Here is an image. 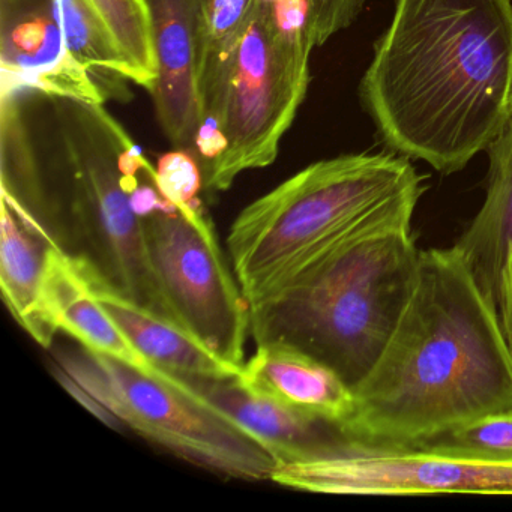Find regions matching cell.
Wrapping results in <instances>:
<instances>
[{
    "mask_svg": "<svg viewBox=\"0 0 512 512\" xmlns=\"http://www.w3.org/2000/svg\"><path fill=\"white\" fill-rule=\"evenodd\" d=\"M359 94L391 151L460 172L512 118L511 0H395Z\"/></svg>",
    "mask_w": 512,
    "mask_h": 512,
    "instance_id": "cell-1",
    "label": "cell"
},
{
    "mask_svg": "<svg viewBox=\"0 0 512 512\" xmlns=\"http://www.w3.org/2000/svg\"><path fill=\"white\" fill-rule=\"evenodd\" d=\"M353 395L341 431L376 445H412L512 410V352L496 304L455 247L421 251L409 302Z\"/></svg>",
    "mask_w": 512,
    "mask_h": 512,
    "instance_id": "cell-2",
    "label": "cell"
},
{
    "mask_svg": "<svg viewBox=\"0 0 512 512\" xmlns=\"http://www.w3.org/2000/svg\"><path fill=\"white\" fill-rule=\"evenodd\" d=\"M424 178L397 152L317 161L254 200L230 227L227 248L250 308L341 242L412 227Z\"/></svg>",
    "mask_w": 512,
    "mask_h": 512,
    "instance_id": "cell-3",
    "label": "cell"
},
{
    "mask_svg": "<svg viewBox=\"0 0 512 512\" xmlns=\"http://www.w3.org/2000/svg\"><path fill=\"white\" fill-rule=\"evenodd\" d=\"M412 227L353 236L251 307L257 346L295 347L355 388L388 344L418 277Z\"/></svg>",
    "mask_w": 512,
    "mask_h": 512,
    "instance_id": "cell-4",
    "label": "cell"
},
{
    "mask_svg": "<svg viewBox=\"0 0 512 512\" xmlns=\"http://www.w3.org/2000/svg\"><path fill=\"white\" fill-rule=\"evenodd\" d=\"M46 97L55 140L50 157L38 154L53 244L182 328L152 268L143 221L125 190L119 158L133 140L103 104Z\"/></svg>",
    "mask_w": 512,
    "mask_h": 512,
    "instance_id": "cell-5",
    "label": "cell"
},
{
    "mask_svg": "<svg viewBox=\"0 0 512 512\" xmlns=\"http://www.w3.org/2000/svg\"><path fill=\"white\" fill-rule=\"evenodd\" d=\"M313 41L278 29L269 0H253L226 53L202 76L203 122H217L226 149L203 176L209 193L241 173L271 166L310 85Z\"/></svg>",
    "mask_w": 512,
    "mask_h": 512,
    "instance_id": "cell-6",
    "label": "cell"
},
{
    "mask_svg": "<svg viewBox=\"0 0 512 512\" xmlns=\"http://www.w3.org/2000/svg\"><path fill=\"white\" fill-rule=\"evenodd\" d=\"M59 361L68 376L140 436L229 478L271 481L274 455L182 377L155 379L85 347L64 353Z\"/></svg>",
    "mask_w": 512,
    "mask_h": 512,
    "instance_id": "cell-7",
    "label": "cell"
},
{
    "mask_svg": "<svg viewBox=\"0 0 512 512\" xmlns=\"http://www.w3.org/2000/svg\"><path fill=\"white\" fill-rule=\"evenodd\" d=\"M142 221L149 260L182 328L241 370L251 332L250 304L202 202Z\"/></svg>",
    "mask_w": 512,
    "mask_h": 512,
    "instance_id": "cell-8",
    "label": "cell"
},
{
    "mask_svg": "<svg viewBox=\"0 0 512 512\" xmlns=\"http://www.w3.org/2000/svg\"><path fill=\"white\" fill-rule=\"evenodd\" d=\"M271 481L293 490L353 496H512V461L482 460L413 445H376L343 437L311 457L277 461Z\"/></svg>",
    "mask_w": 512,
    "mask_h": 512,
    "instance_id": "cell-9",
    "label": "cell"
},
{
    "mask_svg": "<svg viewBox=\"0 0 512 512\" xmlns=\"http://www.w3.org/2000/svg\"><path fill=\"white\" fill-rule=\"evenodd\" d=\"M151 17L158 122L176 149L193 155L203 124L206 0H146Z\"/></svg>",
    "mask_w": 512,
    "mask_h": 512,
    "instance_id": "cell-10",
    "label": "cell"
},
{
    "mask_svg": "<svg viewBox=\"0 0 512 512\" xmlns=\"http://www.w3.org/2000/svg\"><path fill=\"white\" fill-rule=\"evenodd\" d=\"M73 260L100 307L143 358L155 367L182 379H218L241 373L212 355L181 326L137 304L94 266L79 257Z\"/></svg>",
    "mask_w": 512,
    "mask_h": 512,
    "instance_id": "cell-11",
    "label": "cell"
},
{
    "mask_svg": "<svg viewBox=\"0 0 512 512\" xmlns=\"http://www.w3.org/2000/svg\"><path fill=\"white\" fill-rule=\"evenodd\" d=\"M200 398L253 434L277 461L311 457L343 439L334 422L259 394L236 376L185 379Z\"/></svg>",
    "mask_w": 512,
    "mask_h": 512,
    "instance_id": "cell-12",
    "label": "cell"
},
{
    "mask_svg": "<svg viewBox=\"0 0 512 512\" xmlns=\"http://www.w3.org/2000/svg\"><path fill=\"white\" fill-rule=\"evenodd\" d=\"M239 379L259 394L338 427L355 407L353 389L332 368L284 344H262L245 361Z\"/></svg>",
    "mask_w": 512,
    "mask_h": 512,
    "instance_id": "cell-13",
    "label": "cell"
},
{
    "mask_svg": "<svg viewBox=\"0 0 512 512\" xmlns=\"http://www.w3.org/2000/svg\"><path fill=\"white\" fill-rule=\"evenodd\" d=\"M43 304L53 328L70 335L85 349L118 359L155 379H178L143 358L92 296L73 257L55 245L47 254Z\"/></svg>",
    "mask_w": 512,
    "mask_h": 512,
    "instance_id": "cell-14",
    "label": "cell"
},
{
    "mask_svg": "<svg viewBox=\"0 0 512 512\" xmlns=\"http://www.w3.org/2000/svg\"><path fill=\"white\" fill-rule=\"evenodd\" d=\"M487 152L490 173L484 203L454 247L497 307L500 272L512 245V118Z\"/></svg>",
    "mask_w": 512,
    "mask_h": 512,
    "instance_id": "cell-15",
    "label": "cell"
},
{
    "mask_svg": "<svg viewBox=\"0 0 512 512\" xmlns=\"http://www.w3.org/2000/svg\"><path fill=\"white\" fill-rule=\"evenodd\" d=\"M52 242L29 229L2 200L0 221V287L5 304L19 325L43 347L52 346L56 331L43 304V281ZM56 247V245H55Z\"/></svg>",
    "mask_w": 512,
    "mask_h": 512,
    "instance_id": "cell-16",
    "label": "cell"
},
{
    "mask_svg": "<svg viewBox=\"0 0 512 512\" xmlns=\"http://www.w3.org/2000/svg\"><path fill=\"white\" fill-rule=\"evenodd\" d=\"M52 2L67 52L100 82L107 77H119L131 82L127 61L88 0Z\"/></svg>",
    "mask_w": 512,
    "mask_h": 512,
    "instance_id": "cell-17",
    "label": "cell"
},
{
    "mask_svg": "<svg viewBox=\"0 0 512 512\" xmlns=\"http://www.w3.org/2000/svg\"><path fill=\"white\" fill-rule=\"evenodd\" d=\"M131 71V82L152 91L157 79L151 17L146 0H88Z\"/></svg>",
    "mask_w": 512,
    "mask_h": 512,
    "instance_id": "cell-18",
    "label": "cell"
},
{
    "mask_svg": "<svg viewBox=\"0 0 512 512\" xmlns=\"http://www.w3.org/2000/svg\"><path fill=\"white\" fill-rule=\"evenodd\" d=\"M412 445L482 460L512 461V410L472 419Z\"/></svg>",
    "mask_w": 512,
    "mask_h": 512,
    "instance_id": "cell-19",
    "label": "cell"
},
{
    "mask_svg": "<svg viewBox=\"0 0 512 512\" xmlns=\"http://www.w3.org/2000/svg\"><path fill=\"white\" fill-rule=\"evenodd\" d=\"M154 184L167 200L178 208H187L199 202L197 194L203 187L202 169L190 152L176 149L158 161Z\"/></svg>",
    "mask_w": 512,
    "mask_h": 512,
    "instance_id": "cell-20",
    "label": "cell"
},
{
    "mask_svg": "<svg viewBox=\"0 0 512 512\" xmlns=\"http://www.w3.org/2000/svg\"><path fill=\"white\" fill-rule=\"evenodd\" d=\"M251 4L253 0H206L205 67L235 43Z\"/></svg>",
    "mask_w": 512,
    "mask_h": 512,
    "instance_id": "cell-21",
    "label": "cell"
},
{
    "mask_svg": "<svg viewBox=\"0 0 512 512\" xmlns=\"http://www.w3.org/2000/svg\"><path fill=\"white\" fill-rule=\"evenodd\" d=\"M365 0H310L311 38L314 47L328 43L349 28L364 8Z\"/></svg>",
    "mask_w": 512,
    "mask_h": 512,
    "instance_id": "cell-22",
    "label": "cell"
},
{
    "mask_svg": "<svg viewBox=\"0 0 512 512\" xmlns=\"http://www.w3.org/2000/svg\"><path fill=\"white\" fill-rule=\"evenodd\" d=\"M131 208L134 214L143 220L155 214H173L178 211L175 203L167 200L158 190L157 185H139L133 193L130 194Z\"/></svg>",
    "mask_w": 512,
    "mask_h": 512,
    "instance_id": "cell-23",
    "label": "cell"
},
{
    "mask_svg": "<svg viewBox=\"0 0 512 512\" xmlns=\"http://www.w3.org/2000/svg\"><path fill=\"white\" fill-rule=\"evenodd\" d=\"M497 313L502 323L503 334L512 352V245L506 254L500 272L499 293H497Z\"/></svg>",
    "mask_w": 512,
    "mask_h": 512,
    "instance_id": "cell-24",
    "label": "cell"
},
{
    "mask_svg": "<svg viewBox=\"0 0 512 512\" xmlns=\"http://www.w3.org/2000/svg\"><path fill=\"white\" fill-rule=\"evenodd\" d=\"M59 382L65 386L68 392L76 398L77 401L82 403V406H85L89 412L94 413L98 419L104 422V424L110 425V427H116L119 424V419L107 409L106 406L100 403L94 395L89 394L83 386H80L73 377L68 376L67 373H59L58 374Z\"/></svg>",
    "mask_w": 512,
    "mask_h": 512,
    "instance_id": "cell-25",
    "label": "cell"
},
{
    "mask_svg": "<svg viewBox=\"0 0 512 512\" xmlns=\"http://www.w3.org/2000/svg\"><path fill=\"white\" fill-rule=\"evenodd\" d=\"M269 2H278V0H269Z\"/></svg>",
    "mask_w": 512,
    "mask_h": 512,
    "instance_id": "cell-26",
    "label": "cell"
}]
</instances>
